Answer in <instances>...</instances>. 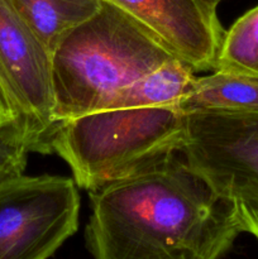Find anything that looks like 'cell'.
Here are the masks:
<instances>
[{"mask_svg": "<svg viewBox=\"0 0 258 259\" xmlns=\"http://www.w3.org/2000/svg\"><path fill=\"white\" fill-rule=\"evenodd\" d=\"M89 192L96 259H214L243 233L233 200L177 156Z\"/></svg>", "mask_w": 258, "mask_h": 259, "instance_id": "cell-1", "label": "cell"}, {"mask_svg": "<svg viewBox=\"0 0 258 259\" xmlns=\"http://www.w3.org/2000/svg\"><path fill=\"white\" fill-rule=\"evenodd\" d=\"M174 57L142 23L103 0L52 53L56 120L106 109L121 89Z\"/></svg>", "mask_w": 258, "mask_h": 259, "instance_id": "cell-2", "label": "cell"}, {"mask_svg": "<svg viewBox=\"0 0 258 259\" xmlns=\"http://www.w3.org/2000/svg\"><path fill=\"white\" fill-rule=\"evenodd\" d=\"M185 139L186 114L176 106L111 108L58 121L51 149L93 191L177 156Z\"/></svg>", "mask_w": 258, "mask_h": 259, "instance_id": "cell-3", "label": "cell"}, {"mask_svg": "<svg viewBox=\"0 0 258 259\" xmlns=\"http://www.w3.org/2000/svg\"><path fill=\"white\" fill-rule=\"evenodd\" d=\"M0 90L14 115L9 128L28 152L52 153L57 126L52 53L9 0H0Z\"/></svg>", "mask_w": 258, "mask_h": 259, "instance_id": "cell-4", "label": "cell"}, {"mask_svg": "<svg viewBox=\"0 0 258 259\" xmlns=\"http://www.w3.org/2000/svg\"><path fill=\"white\" fill-rule=\"evenodd\" d=\"M80 195L62 176L15 177L0 186V259H47L78 229Z\"/></svg>", "mask_w": 258, "mask_h": 259, "instance_id": "cell-5", "label": "cell"}, {"mask_svg": "<svg viewBox=\"0 0 258 259\" xmlns=\"http://www.w3.org/2000/svg\"><path fill=\"white\" fill-rule=\"evenodd\" d=\"M181 153L222 196L258 192V111L186 113Z\"/></svg>", "mask_w": 258, "mask_h": 259, "instance_id": "cell-6", "label": "cell"}, {"mask_svg": "<svg viewBox=\"0 0 258 259\" xmlns=\"http://www.w3.org/2000/svg\"><path fill=\"white\" fill-rule=\"evenodd\" d=\"M128 13L196 71L215 68L223 29L201 0H106Z\"/></svg>", "mask_w": 258, "mask_h": 259, "instance_id": "cell-7", "label": "cell"}, {"mask_svg": "<svg viewBox=\"0 0 258 259\" xmlns=\"http://www.w3.org/2000/svg\"><path fill=\"white\" fill-rule=\"evenodd\" d=\"M174 106L185 114L201 110L258 111V78L214 70L210 75L195 78Z\"/></svg>", "mask_w": 258, "mask_h": 259, "instance_id": "cell-8", "label": "cell"}, {"mask_svg": "<svg viewBox=\"0 0 258 259\" xmlns=\"http://www.w3.org/2000/svg\"><path fill=\"white\" fill-rule=\"evenodd\" d=\"M9 3L51 53L66 34L90 19L103 5V0H9Z\"/></svg>", "mask_w": 258, "mask_h": 259, "instance_id": "cell-9", "label": "cell"}, {"mask_svg": "<svg viewBox=\"0 0 258 259\" xmlns=\"http://www.w3.org/2000/svg\"><path fill=\"white\" fill-rule=\"evenodd\" d=\"M195 72L182 58H171L121 89L106 109L174 105L194 82Z\"/></svg>", "mask_w": 258, "mask_h": 259, "instance_id": "cell-10", "label": "cell"}, {"mask_svg": "<svg viewBox=\"0 0 258 259\" xmlns=\"http://www.w3.org/2000/svg\"><path fill=\"white\" fill-rule=\"evenodd\" d=\"M214 70L258 78V5L224 32Z\"/></svg>", "mask_w": 258, "mask_h": 259, "instance_id": "cell-11", "label": "cell"}, {"mask_svg": "<svg viewBox=\"0 0 258 259\" xmlns=\"http://www.w3.org/2000/svg\"><path fill=\"white\" fill-rule=\"evenodd\" d=\"M28 153L9 125L0 128V186L24 174Z\"/></svg>", "mask_w": 258, "mask_h": 259, "instance_id": "cell-12", "label": "cell"}, {"mask_svg": "<svg viewBox=\"0 0 258 259\" xmlns=\"http://www.w3.org/2000/svg\"><path fill=\"white\" fill-rule=\"evenodd\" d=\"M230 200L234 202L242 232L249 233L258 240V192H240Z\"/></svg>", "mask_w": 258, "mask_h": 259, "instance_id": "cell-13", "label": "cell"}, {"mask_svg": "<svg viewBox=\"0 0 258 259\" xmlns=\"http://www.w3.org/2000/svg\"><path fill=\"white\" fill-rule=\"evenodd\" d=\"M13 120H14V115H13L12 110L5 101L4 95L0 90V126L4 128V126L12 125Z\"/></svg>", "mask_w": 258, "mask_h": 259, "instance_id": "cell-14", "label": "cell"}, {"mask_svg": "<svg viewBox=\"0 0 258 259\" xmlns=\"http://www.w3.org/2000/svg\"><path fill=\"white\" fill-rule=\"evenodd\" d=\"M201 2L204 3L205 5H207L209 8H211V9L217 10L218 5H219L222 2H224V0H201Z\"/></svg>", "mask_w": 258, "mask_h": 259, "instance_id": "cell-15", "label": "cell"}, {"mask_svg": "<svg viewBox=\"0 0 258 259\" xmlns=\"http://www.w3.org/2000/svg\"><path fill=\"white\" fill-rule=\"evenodd\" d=\"M0 128H2V126H0Z\"/></svg>", "mask_w": 258, "mask_h": 259, "instance_id": "cell-16", "label": "cell"}]
</instances>
